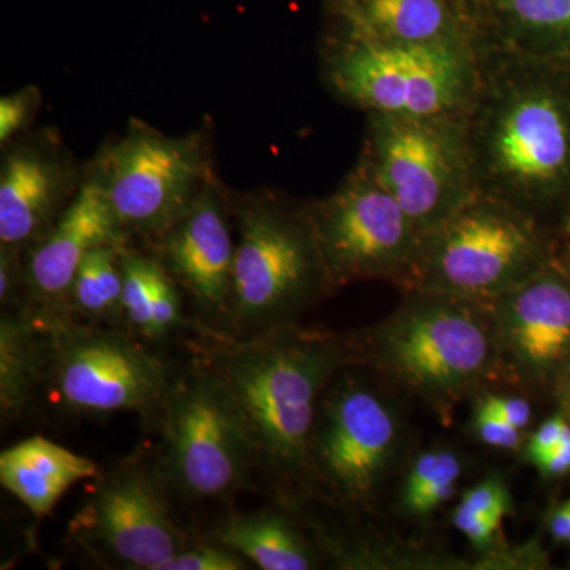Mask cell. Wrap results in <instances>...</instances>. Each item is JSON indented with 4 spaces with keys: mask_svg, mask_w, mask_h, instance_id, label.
Segmentation results:
<instances>
[{
    "mask_svg": "<svg viewBox=\"0 0 570 570\" xmlns=\"http://www.w3.org/2000/svg\"><path fill=\"white\" fill-rule=\"evenodd\" d=\"M232 206L213 179L160 239V261L197 307L194 324L227 333L236 238Z\"/></svg>",
    "mask_w": 570,
    "mask_h": 570,
    "instance_id": "obj_14",
    "label": "cell"
},
{
    "mask_svg": "<svg viewBox=\"0 0 570 570\" xmlns=\"http://www.w3.org/2000/svg\"><path fill=\"white\" fill-rule=\"evenodd\" d=\"M78 189L70 159L58 145L29 140L13 146L0 170V247L26 253L47 235Z\"/></svg>",
    "mask_w": 570,
    "mask_h": 570,
    "instance_id": "obj_17",
    "label": "cell"
},
{
    "mask_svg": "<svg viewBox=\"0 0 570 570\" xmlns=\"http://www.w3.org/2000/svg\"><path fill=\"white\" fill-rule=\"evenodd\" d=\"M156 423L163 433L157 466L171 497L212 502L257 489L246 439L223 392L198 363L176 379Z\"/></svg>",
    "mask_w": 570,
    "mask_h": 570,
    "instance_id": "obj_10",
    "label": "cell"
},
{
    "mask_svg": "<svg viewBox=\"0 0 570 570\" xmlns=\"http://www.w3.org/2000/svg\"><path fill=\"white\" fill-rule=\"evenodd\" d=\"M39 91L33 88L21 89L0 100V141L7 145L32 121L39 108Z\"/></svg>",
    "mask_w": 570,
    "mask_h": 570,
    "instance_id": "obj_28",
    "label": "cell"
},
{
    "mask_svg": "<svg viewBox=\"0 0 570 570\" xmlns=\"http://www.w3.org/2000/svg\"><path fill=\"white\" fill-rule=\"evenodd\" d=\"M194 362L216 382L246 439L255 485L288 509L316 497L311 439L332 379L360 358L356 343L299 324L249 337L194 324Z\"/></svg>",
    "mask_w": 570,
    "mask_h": 570,
    "instance_id": "obj_1",
    "label": "cell"
},
{
    "mask_svg": "<svg viewBox=\"0 0 570 570\" xmlns=\"http://www.w3.org/2000/svg\"><path fill=\"white\" fill-rule=\"evenodd\" d=\"M502 374L532 384L570 356V287L546 269L490 302Z\"/></svg>",
    "mask_w": 570,
    "mask_h": 570,
    "instance_id": "obj_15",
    "label": "cell"
},
{
    "mask_svg": "<svg viewBox=\"0 0 570 570\" xmlns=\"http://www.w3.org/2000/svg\"><path fill=\"white\" fill-rule=\"evenodd\" d=\"M479 194L531 216L570 170V112L528 69L527 59H483L463 118Z\"/></svg>",
    "mask_w": 570,
    "mask_h": 570,
    "instance_id": "obj_2",
    "label": "cell"
},
{
    "mask_svg": "<svg viewBox=\"0 0 570 570\" xmlns=\"http://www.w3.org/2000/svg\"><path fill=\"white\" fill-rule=\"evenodd\" d=\"M354 365L341 370L318 403L311 439L317 494L346 509L373 508L403 445L396 407Z\"/></svg>",
    "mask_w": 570,
    "mask_h": 570,
    "instance_id": "obj_8",
    "label": "cell"
},
{
    "mask_svg": "<svg viewBox=\"0 0 570 570\" xmlns=\"http://www.w3.org/2000/svg\"><path fill=\"white\" fill-rule=\"evenodd\" d=\"M562 400H564L566 411H568L570 415V379L568 385H566L564 396H562Z\"/></svg>",
    "mask_w": 570,
    "mask_h": 570,
    "instance_id": "obj_35",
    "label": "cell"
},
{
    "mask_svg": "<svg viewBox=\"0 0 570 570\" xmlns=\"http://www.w3.org/2000/svg\"><path fill=\"white\" fill-rule=\"evenodd\" d=\"M309 214L335 291L365 281L414 288L423 236L365 164Z\"/></svg>",
    "mask_w": 570,
    "mask_h": 570,
    "instance_id": "obj_11",
    "label": "cell"
},
{
    "mask_svg": "<svg viewBox=\"0 0 570 570\" xmlns=\"http://www.w3.org/2000/svg\"><path fill=\"white\" fill-rule=\"evenodd\" d=\"M283 509L228 513L216 521L208 538L235 550L262 570H311L321 566V551Z\"/></svg>",
    "mask_w": 570,
    "mask_h": 570,
    "instance_id": "obj_19",
    "label": "cell"
},
{
    "mask_svg": "<svg viewBox=\"0 0 570 570\" xmlns=\"http://www.w3.org/2000/svg\"><path fill=\"white\" fill-rule=\"evenodd\" d=\"M453 524L456 530L466 535L469 542L475 549L489 551L497 542L499 528L502 523L487 519V517L475 515V513L468 512V510L459 508L453 510Z\"/></svg>",
    "mask_w": 570,
    "mask_h": 570,
    "instance_id": "obj_30",
    "label": "cell"
},
{
    "mask_svg": "<svg viewBox=\"0 0 570 570\" xmlns=\"http://www.w3.org/2000/svg\"><path fill=\"white\" fill-rule=\"evenodd\" d=\"M362 163L422 236L479 194L463 118L371 115Z\"/></svg>",
    "mask_w": 570,
    "mask_h": 570,
    "instance_id": "obj_9",
    "label": "cell"
},
{
    "mask_svg": "<svg viewBox=\"0 0 570 570\" xmlns=\"http://www.w3.org/2000/svg\"><path fill=\"white\" fill-rule=\"evenodd\" d=\"M48 332L43 311L3 307L0 318V412L3 423L21 420L45 387Z\"/></svg>",
    "mask_w": 570,
    "mask_h": 570,
    "instance_id": "obj_20",
    "label": "cell"
},
{
    "mask_svg": "<svg viewBox=\"0 0 570 570\" xmlns=\"http://www.w3.org/2000/svg\"><path fill=\"white\" fill-rule=\"evenodd\" d=\"M230 206L236 249L225 335L249 337L299 324L335 291L309 208H292L272 195H253Z\"/></svg>",
    "mask_w": 570,
    "mask_h": 570,
    "instance_id": "obj_4",
    "label": "cell"
},
{
    "mask_svg": "<svg viewBox=\"0 0 570 570\" xmlns=\"http://www.w3.org/2000/svg\"><path fill=\"white\" fill-rule=\"evenodd\" d=\"M542 269V245L531 216L478 194L423 236L412 291L490 303Z\"/></svg>",
    "mask_w": 570,
    "mask_h": 570,
    "instance_id": "obj_7",
    "label": "cell"
},
{
    "mask_svg": "<svg viewBox=\"0 0 570 570\" xmlns=\"http://www.w3.org/2000/svg\"><path fill=\"white\" fill-rule=\"evenodd\" d=\"M459 508L502 523L512 512V498L502 478L489 475L478 485L464 491Z\"/></svg>",
    "mask_w": 570,
    "mask_h": 570,
    "instance_id": "obj_27",
    "label": "cell"
},
{
    "mask_svg": "<svg viewBox=\"0 0 570 570\" xmlns=\"http://www.w3.org/2000/svg\"><path fill=\"white\" fill-rule=\"evenodd\" d=\"M539 471L546 475H564L570 471V425H566L564 433L558 448L539 464Z\"/></svg>",
    "mask_w": 570,
    "mask_h": 570,
    "instance_id": "obj_33",
    "label": "cell"
},
{
    "mask_svg": "<svg viewBox=\"0 0 570 570\" xmlns=\"http://www.w3.org/2000/svg\"><path fill=\"white\" fill-rule=\"evenodd\" d=\"M40 309L48 332L45 385L66 411L156 422L179 374L148 341L124 325L80 321L62 307Z\"/></svg>",
    "mask_w": 570,
    "mask_h": 570,
    "instance_id": "obj_5",
    "label": "cell"
},
{
    "mask_svg": "<svg viewBox=\"0 0 570 570\" xmlns=\"http://www.w3.org/2000/svg\"><path fill=\"white\" fill-rule=\"evenodd\" d=\"M171 498L157 461H122L96 483L69 524L70 538L105 568L159 570L194 540Z\"/></svg>",
    "mask_w": 570,
    "mask_h": 570,
    "instance_id": "obj_13",
    "label": "cell"
},
{
    "mask_svg": "<svg viewBox=\"0 0 570 570\" xmlns=\"http://www.w3.org/2000/svg\"><path fill=\"white\" fill-rule=\"evenodd\" d=\"M91 178L102 187L124 234L160 242L212 176L200 137H168L134 122L100 154Z\"/></svg>",
    "mask_w": 570,
    "mask_h": 570,
    "instance_id": "obj_12",
    "label": "cell"
},
{
    "mask_svg": "<svg viewBox=\"0 0 570 570\" xmlns=\"http://www.w3.org/2000/svg\"><path fill=\"white\" fill-rule=\"evenodd\" d=\"M99 474L96 461L43 436L17 442L0 453V483L33 515H50L63 494Z\"/></svg>",
    "mask_w": 570,
    "mask_h": 570,
    "instance_id": "obj_18",
    "label": "cell"
},
{
    "mask_svg": "<svg viewBox=\"0 0 570 570\" xmlns=\"http://www.w3.org/2000/svg\"><path fill=\"white\" fill-rule=\"evenodd\" d=\"M126 247L108 245L94 249L82 261L59 307L91 324L124 325L122 253Z\"/></svg>",
    "mask_w": 570,
    "mask_h": 570,
    "instance_id": "obj_22",
    "label": "cell"
},
{
    "mask_svg": "<svg viewBox=\"0 0 570 570\" xmlns=\"http://www.w3.org/2000/svg\"><path fill=\"white\" fill-rule=\"evenodd\" d=\"M475 438L490 448L501 450H519L523 444V433L519 428L510 425L504 420L475 407L471 422Z\"/></svg>",
    "mask_w": 570,
    "mask_h": 570,
    "instance_id": "obj_29",
    "label": "cell"
},
{
    "mask_svg": "<svg viewBox=\"0 0 570 570\" xmlns=\"http://www.w3.org/2000/svg\"><path fill=\"white\" fill-rule=\"evenodd\" d=\"M549 527L554 539L570 542V501L562 504L561 508L553 510V513L550 515Z\"/></svg>",
    "mask_w": 570,
    "mask_h": 570,
    "instance_id": "obj_34",
    "label": "cell"
},
{
    "mask_svg": "<svg viewBox=\"0 0 570 570\" xmlns=\"http://www.w3.org/2000/svg\"><path fill=\"white\" fill-rule=\"evenodd\" d=\"M463 474L460 456L450 449L419 453L401 487L400 509L411 519L425 520L455 494Z\"/></svg>",
    "mask_w": 570,
    "mask_h": 570,
    "instance_id": "obj_24",
    "label": "cell"
},
{
    "mask_svg": "<svg viewBox=\"0 0 570 570\" xmlns=\"http://www.w3.org/2000/svg\"><path fill=\"white\" fill-rule=\"evenodd\" d=\"M504 48L494 55L524 59L532 45L570 39V0H494Z\"/></svg>",
    "mask_w": 570,
    "mask_h": 570,
    "instance_id": "obj_23",
    "label": "cell"
},
{
    "mask_svg": "<svg viewBox=\"0 0 570 570\" xmlns=\"http://www.w3.org/2000/svg\"><path fill=\"white\" fill-rule=\"evenodd\" d=\"M253 564L216 540L194 539L159 570H247Z\"/></svg>",
    "mask_w": 570,
    "mask_h": 570,
    "instance_id": "obj_26",
    "label": "cell"
},
{
    "mask_svg": "<svg viewBox=\"0 0 570 570\" xmlns=\"http://www.w3.org/2000/svg\"><path fill=\"white\" fill-rule=\"evenodd\" d=\"M478 409L497 415L521 431L531 423V404L521 396L485 395L479 401Z\"/></svg>",
    "mask_w": 570,
    "mask_h": 570,
    "instance_id": "obj_31",
    "label": "cell"
},
{
    "mask_svg": "<svg viewBox=\"0 0 570 570\" xmlns=\"http://www.w3.org/2000/svg\"><path fill=\"white\" fill-rule=\"evenodd\" d=\"M156 257L124 249L122 314L124 325L151 343L153 337V272Z\"/></svg>",
    "mask_w": 570,
    "mask_h": 570,
    "instance_id": "obj_25",
    "label": "cell"
},
{
    "mask_svg": "<svg viewBox=\"0 0 570 570\" xmlns=\"http://www.w3.org/2000/svg\"><path fill=\"white\" fill-rule=\"evenodd\" d=\"M566 425H568V422L561 415L543 422L539 430L532 434L527 449H524L527 460L539 466L560 444Z\"/></svg>",
    "mask_w": 570,
    "mask_h": 570,
    "instance_id": "obj_32",
    "label": "cell"
},
{
    "mask_svg": "<svg viewBox=\"0 0 570 570\" xmlns=\"http://www.w3.org/2000/svg\"><path fill=\"white\" fill-rule=\"evenodd\" d=\"M363 36L397 45L472 43L449 0H360Z\"/></svg>",
    "mask_w": 570,
    "mask_h": 570,
    "instance_id": "obj_21",
    "label": "cell"
},
{
    "mask_svg": "<svg viewBox=\"0 0 570 570\" xmlns=\"http://www.w3.org/2000/svg\"><path fill=\"white\" fill-rule=\"evenodd\" d=\"M365 360L442 414L502 373L489 302L411 291L356 344Z\"/></svg>",
    "mask_w": 570,
    "mask_h": 570,
    "instance_id": "obj_3",
    "label": "cell"
},
{
    "mask_svg": "<svg viewBox=\"0 0 570 570\" xmlns=\"http://www.w3.org/2000/svg\"><path fill=\"white\" fill-rule=\"evenodd\" d=\"M102 187L89 178L43 238L24 253L26 305L59 307L86 257L100 246H126Z\"/></svg>",
    "mask_w": 570,
    "mask_h": 570,
    "instance_id": "obj_16",
    "label": "cell"
},
{
    "mask_svg": "<svg viewBox=\"0 0 570 570\" xmlns=\"http://www.w3.org/2000/svg\"><path fill=\"white\" fill-rule=\"evenodd\" d=\"M474 43L397 45L362 36L336 51L330 80L371 115L464 118L482 78Z\"/></svg>",
    "mask_w": 570,
    "mask_h": 570,
    "instance_id": "obj_6",
    "label": "cell"
}]
</instances>
